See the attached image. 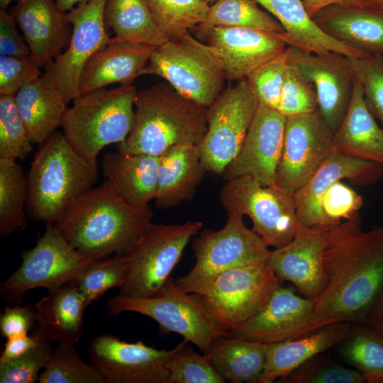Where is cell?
Returning <instances> with one entry per match:
<instances>
[{
	"label": "cell",
	"instance_id": "74e56055",
	"mask_svg": "<svg viewBox=\"0 0 383 383\" xmlns=\"http://www.w3.org/2000/svg\"><path fill=\"white\" fill-rule=\"evenodd\" d=\"M152 16L168 39L179 37L204 23L209 9L204 0H146Z\"/></svg>",
	"mask_w": 383,
	"mask_h": 383
},
{
	"label": "cell",
	"instance_id": "ab89813d",
	"mask_svg": "<svg viewBox=\"0 0 383 383\" xmlns=\"http://www.w3.org/2000/svg\"><path fill=\"white\" fill-rule=\"evenodd\" d=\"M74 345L57 343L39 375V383H106L91 363L81 359Z\"/></svg>",
	"mask_w": 383,
	"mask_h": 383
},
{
	"label": "cell",
	"instance_id": "f6af8a7d",
	"mask_svg": "<svg viewBox=\"0 0 383 383\" xmlns=\"http://www.w3.org/2000/svg\"><path fill=\"white\" fill-rule=\"evenodd\" d=\"M350 59L362 84L367 106L383 128V55L366 52Z\"/></svg>",
	"mask_w": 383,
	"mask_h": 383
},
{
	"label": "cell",
	"instance_id": "8fae6325",
	"mask_svg": "<svg viewBox=\"0 0 383 383\" xmlns=\"http://www.w3.org/2000/svg\"><path fill=\"white\" fill-rule=\"evenodd\" d=\"M20 267L0 284V294L9 305L20 304L35 288L56 289L76 279L94 259L74 248L55 224L47 225L35 245L23 252Z\"/></svg>",
	"mask_w": 383,
	"mask_h": 383
},
{
	"label": "cell",
	"instance_id": "b9f144b4",
	"mask_svg": "<svg viewBox=\"0 0 383 383\" xmlns=\"http://www.w3.org/2000/svg\"><path fill=\"white\" fill-rule=\"evenodd\" d=\"M32 144L14 96L0 95V158L24 160Z\"/></svg>",
	"mask_w": 383,
	"mask_h": 383
},
{
	"label": "cell",
	"instance_id": "5bb4252c",
	"mask_svg": "<svg viewBox=\"0 0 383 383\" xmlns=\"http://www.w3.org/2000/svg\"><path fill=\"white\" fill-rule=\"evenodd\" d=\"M282 284L267 262L252 263L225 271L201 296L213 320L228 333L262 309Z\"/></svg>",
	"mask_w": 383,
	"mask_h": 383
},
{
	"label": "cell",
	"instance_id": "7402d4cb",
	"mask_svg": "<svg viewBox=\"0 0 383 383\" xmlns=\"http://www.w3.org/2000/svg\"><path fill=\"white\" fill-rule=\"evenodd\" d=\"M313 308V299L281 284L262 309L228 335L265 344L296 338L309 333Z\"/></svg>",
	"mask_w": 383,
	"mask_h": 383
},
{
	"label": "cell",
	"instance_id": "681fc988",
	"mask_svg": "<svg viewBox=\"0 0 383 383\" xmlns=\"http://www.w3.org/2000/svg\"><path fill=\"white\" fill-rule=\"evenodd\" d=\"M36 322L35 306L31 304L7 305L0 316V333L6 339L28 334Z\"/></svg>",
	"mask_w": 383,
	"mask_h": 383
},
{
	"label": "cell",
	"instance_id": "8d00e7d4",
	"mask_svg": "<svg viewBox=\"0 0 383 383\" xmlns=\"http://www.w3.org/2000/svg\"><path fill=\"white\" fill-rule=\"evenodd\" d=\"M257 4L255 0H216L210 5L204 23L196 28L240 27L284 33L279 22Z\"/></svg>",
	"mask_w": 383,
	"mask_h": 383
},
{
	"label": "cell",
	"instance_id": "2e32d148",
	"mask_svg": "<svg viewBox=\"0 0 383 383\" xmlns=\"http://www.w3.org/2000/svg\"><path fill=\"white\" fill-rule=\"evenodd\" d=\"M107 0H90L66 12L72 26L67 48L44 69V77L67 104L79 96V80L89 58L111 38L104 23Z\"/></svg>",
	"mask_w": 383,
	"mask_h": 383
},
{
	"label": "cell",
	"instance_id": "f907efd6",
	"mask_svg": "<svg viewBox=\"0 0 383 383\" xmlns=\"http://www.w3.org/2000/svg\"><path fill=\"white\" fill-rule=\"evenodd\" d=\"M15 18L7 9H0V55L24 57L30 55V48L16 29Z\"/></svg>",
	"mask_w": 383,
	"mask_h": 383
},
{
	"label": "cell",
	"instance_id": "4dcf8cb0",
	"mask_svg": "<svg viewBox=\"0 0 383 383\" xmlns=\"http://www.w3.org/2000/svg\"><path fill=\"white\" fill-rule=\"evenodd\" d=\"M38 328L52 343L79 341L83 331L85 300L71 282L50 291L34 306Z\"/></svg>",
	"mask_w": 383,
	"mask_h": 383
},
{
	"label": "cell",
	"instance_id": "7bdbcfd3",
	"mask_svg": "<svg viewBox=\"0 0 383 383\" xmlns=\"http://www.w3.org/2000/svg\"><path fill=\"white\" fill-rule=\"evenodd\" d=\"M320 354L287 376L282 383H364L363 374L355 368L346 367Z\"/></svg>",
	"mask_w": 383,
	"mask_h": 383
},
{
	"label": "cell",
	"instance_id": "cb8c5ba5",
	"mask_svg": "<svg viewBox=\"0 0 383 383\" xmlns=\"http://www.w3.org/2000/svg\"><path fill=\"white\" fill-rule=\"evenodd\" d=\"M155 46L116 36L85 63L79 80V96L113 84L131 85L147 65Z\"/></svg>",
	"mask_w": 383,
	"mask_h": 383
},
{
	"label": "cell",
	"instance_id": "c3c4849f",
	"mask_svg": "<svg viewBox=\"0 0 383 383\" xmlns=\"http://www.w3.org/2000/svg\"><path fill=\"white\" fill-rule=\"evenodd\" d=\"M40 68L31 55H0V95L15 96L23 86L43 74Z\"/></svg>",
	"mask_w": 383,
	"mask_h": 383
},
{
	"label": "cell",
	"instance_id": "680465c9",
	"mask_svg": "<svg viewBox=\"0 0 383 383\" xmlns=\"http://www.w3.org/2000/svg\"><path fill=\"white\" fill-rule=\"evenodd\" d=\"M206 1L207 3L209 4H213L214 3L216 0H204Z\"/></svg>",
	"mask_w": 383,
	"mask_h": 383
},
{
	"label": "cell",
	"instance_id": "9a60e30c",
	"mask_svg": "<svg viewBox=\"0 0 383 383\" xmlns=\"http://www.w3.org/2000/svg\"><path fill=\"white\" fill-rule=\"evenodd\" d=\"M333 132L319 109L286 118L275 184L293 194L335 151Z\"/></svg>",
	"mask_w": 383,
	"mask_h": 383
},
{
	"label": "cell",
	"instance_id": "ee69618b",
	"mask_svg": "<svg viewBox=\"0 0 383 383\" xmlns=\"http://www.w3.org/2000/svg\"><path fill=\"white\" fill-rule=\"evenodd\" d=\"M318 109L314 85L287 63L277 110L286 118Z\"/></svg>",
	"mask_w": 383,
	"mask_h": 383
},
{
	"label": "cell",
	"instance_id": "52a82bcc",
	"mask_svg": "<svg viewBox=\"0 0 383 383\" xmlns=\"http://www.w3.org/2000/svg\"><path fill=\"white\" fill-rule=\"evenodd\" d=\"M164 79L184 97L208 108L223 91L226 79L212 48L189 32L155 48L139 76Z\"/></svg>",
	"mask_w": 383,
	"mask_h": 383
},
{
	"label": "cell",
	"instance_id": "816d5d0a",
	"mask_svg": "<svg viewBox=\"0 0 383 383\" xmlns=\"http://www.w3.org/2000/svg\"><path fill=\"white\" fill-rule=\"evenodd\" d=\"M44 334L36 327L33 333L8 338L0 357V365L14 360L34 348Z\"/></svg>",
	"mask_w": 383,
	"mask_h": 383
},
{
	"label": "cell",
	"instance_id": "484cf974",
	"mask_svg": "<svg viewBox=\"0 0 383 383\" xmlns=\"http://www.w3.org/2000/svg\"><path fill=\"white\" fill-rule=\"evenodd\" d=\"M206 172L201 160L199 145L182 143L170 146L159 155L155 206L170 209L190 201Z\"/></svg>",
	"mask_w": 383,
	"mask_h": 383
},
{
	"label": "cell",
	"instance_id": "60d3db41",
	"mask_svg": "<svg viewBox=\"0 0 383 383\" xmlns=\"http://www.w3.org/2000/svg\"><path fill=\"white\" fill-rule=\"evenodd\" d=\"M184 339L167 362L168 383H225L209 355L199 354Z\"/></svg>",
	"mask_w": 383,
	"mask_h": 383
},
{
	"label": "cell",
	"instance_id": "f5cc1de1",
	"mask_svg": "<svg viewBox=\"0 0 383 383\" xmlns=\"http://www.w3.org/2000/svg\"><path fill=\"white\" fill-rule=\"evenodd\" d=\"M363 323L383 335V289L365 315Z\"/></svg>",
	"mask_w": 383,
	"mask_h": 383
},
{
	"label": "cell",
	"instance_id": "bcb514c9",
	"mask_svg": "<svg viewBox=\"0 0 383 383\" xmlns=\"http://www.w3.org/2000/svg\"><path fill=\"white\" fill-rule=\"evenodd\" d=\"M287 66V50L264 63L248 77L260 104L277 110Z\"/></svg>",
	"mask_w": 383,
	"mask_h": 383
},
{
	"label": "cell",
	"instance_id": "1f68e13d",
	"mask_svg": "<svg viewBox=\"0 0 383 383\" xmlns=\"http://www.w3.org/2000/svg\"><path fill=\"white\" fill-rule=\"evenodd\" d=\"M14 100L32 143L37 144L61 126L67 109L61 94L43 74L23 86Z\"/></svg>",
	"mask_w": 383,
	"mask_h": 383
},
{
	"label": "cell",
	"instance_id": "11a10c76",
	"mask_svg": "<svg viewBox=\"0 0 383 383\" xmlns=\"http://www.w3.org/2000/svg\"><path fill=\"white\" fill-rule=\"evenodd\" d=\"M90 0H56L57 6L64 12H67L77 5Z\"/></svg>",
	"mask_w": 383,
	"mask_h": 383
},
{
	"label": "cell",
	"instance_id": "9c48e42d",
	"mask_svg": "<svg viewBox=\"0 0 383 383\" xmlns=\"http://www.w3.org/2000/svg\"><path fill=\"white\" fill-rule=\"evenodd\" d=\"M109 313L131 311L147 316L159 323L162 332H174L208 355L213 341L228 335L206 309L200 294L182 291L170 277L160 292L148 298L116 295L106 304Z\"/></svg>",
	"mask_w": 383,
	"mask_h": 383
},
{
	"label": "cell",
	"instance_id": "7a4b0ae2",
	"mask_svg": "<svg viewBox=\"0 0 383 383\" xmlns=\"http://www.w3.org/2000/svg\"><path fill=\"white\" fill-rule=\"evenodd\" d=\"M149 205L135 206L109 179L82 194L55 223L83 255L99 260L128 254L152 223Z\"/></svg>",
	"mask_w": 383,
	"mask_h": 383
},
{
	"label": "cell",
	"instance_id": "4316f807",
	"mask_svg": "<svg viewBox=\"0 0 383 383\" xmlns=\"http://www.w3.org/2000/svg\"><path fill=\"white\" fill-rule=\"evenodd\" d=\"M350 323L320 328L296 338L267 344L266 362L260 383H272L337 345L352 329Z\"/></svg>",
	"mask_w": 383,
	"mask_h": 383
},
{
	"label": "cell",
	"instance_id": "ac0fdd59",
	"mask_svg": "<svg viewBox=\"0 0 383 383\" xmlns=\"http://www.w3.org/2000/svg\"><path fill=\"white\" fill-rule=\"evenodd\" d=\"M287 63L313 85L318 109L333 133L340 127L353 96L357 76L350 57L337 52L314 53L287 46Z\"/></svg>",
	"mask_w": 383,
	"mask_h": 383
},
{
	"label": "cell",
	"instance_id": "277c9868",
	"mask_svg": "<svg viewBox=\"0 0 383 383\" xmlns=\"http://www.w3.org/2000/svg\"><path fill=\"white\" fill-rule=\"evenodd\" d=\"M206 113L167 82L138 91L132 130L117 149L159 156L174 145H199L207 131Z\"/></svg>",
	"mask_w": 383,
	"mask_h": 383
},
{
	"label": "cell",
	"instance_id": "d590c367",
	"mask_svg": "<svg viewBox=\"0 0 383 383\" xmlns=\"http://www.w3.org/2000/svg\"><path fill=\"white\" fill-rule=\"evenodd\" d=\"M340 357L369 383H383V335L367 325L353 326L337 345Z\"/></svg>",
	"mask_w": 383,
	"mask_h": 383
},
{
	"label": "cell",
	"instance_id": "ffe728a7",
	"mask_svg": "<svg viewBox=\"0 0 383 383\" xmlns=\"http://www.w3.org/2000/svg\"><path fill=\"white\" fill-rule=\"evenodd\" d=\"M216 55L226 79L240 81L283 52L280 34L249 28L216 26L193 29Z\"/></svg>",
	"mask_w": 383,
	"mask_h": 383
},
{
	"label": "cell",
	"instance_id": "603a6c76",
	"mask_svg": "<svg viewBox=\"0 0 383 383\" xmlns=\"http://www.w3.org/2000/svg\"><path fill=\"white\" fill-rule=\"evenodd\" d=\"M30 48L45 68L69 45L72 26L53 0H16L10 11Z\"/></svg>",
	"mask_w": 383,
	"mask_h": 383
},
{
	"label": "cell",
	"instance_id": "7c38bea8",
	"mask_svg": "<svg viewBox=\"0 0 383 383\" xmlns=\"http://www.w3.org/2000/svg\"><path fill=\"white\" fill-rule=\"evenodd\" d=\"M219 196L227 214L250 218L252 229L268 248H282L293 239L299 225L293 194L243 176L226 181Z\"/></svg>",
	"mask_w": 383,
	"mask_h": 383
},
{
	"label": "cell",
	"instance_id": "3957f363",
	"mask_svg": "<svg viewBox=\"0 0 383 383\" xmlns=\"http://www.w3.org/2000/svg\"><path fill=\"white\" fill-rule=\"evenodd\" d=\"M38 145L26 176V211L35 221L55 224L92 188L98 178L97 163L79 155L57 131Z\"/></svg>",
	"mask_w": 383,
	"mask_h": 383
},
{
	"label": "cell",
	"instance_id": "5b68a950",
	"mask_svg": "<svg viewBox=\"0 0 383 383\" xmlns=\"http://www.w3.org/2000/svg\"><path fill=\"white\" fill-rule=\"evenodd\" d=\"M383 176V165L335 152L310 180L293 194L299 223L308 227H331L358 212L362 197L342 182L368 186Z\"/></svg>",
	"mask_w": 383,
	"mask_h": 383
},
{
	"label": "cell",
	"instance_id": "7dc6e473",
	"mask_svg": "<svg viewBox=\"0 0 383 383\" xmlns=\"http://www.w3.org/2000/svg\"><path fill=\"white\" fill-rule=\"evenodd\" d=\"M43 333V332H42ZM45 336L31 350L18 358L0 365V383H33L38 379L39 371L44 369L52 349Z\"/></svg>",
	"mask_w": 383,
	"mask_h": 383
},
{
	"label": "cell",
	"instance_id": "e575fe53",
	"mask_svg": "<svg viewBox=\"0 0 383 383\" xmlns=\"http://www.w3.org/2000/svg\"><path fill=\"white\" fill-rule=\"evenodd\" d=\"M27 179L21 165L0 158V236L4 238L28 226Z\"/></svg>",
	"mask_w": 383,
	"mask_h": 383
},
{
	"label": "cell",
	"instance_id": "83f0119b",
	"mask_svg": "<svg viewBox=\"0 0 383 383\" xmlns=\"http://www.w3.org/2000/svg\"><path fill=\"white\" fill-rule=\"evenodd\" d=\"M282 25L288 46L314 53L337 52L360 57L366 52L350 48L326 34L313 21L301 0H255Z\"/></svg>",
	"mask_w": 383,
	"mask_h": 383
},
{
	"label": "cell",
	"instance_id": "6f0895ef",
	"mask_svg": "<svg viewBox=\"0 0 383 383\" xmlns=\"http://www.w3.org/2000/svg\"><path fill=\"white\" fill-rule=\"evenodd\" d=\"M13 0H0V9H7Z\"/></svg>",
	"mask_w": 383,
	"mask_h": 383
},
{
	"label": "cell",
	"instance_id": "db71d44e",
	"mask_svg": "<svg viewBox=\"0 0 383 383\" xmlns=\"http://www.w3.org/2000/svg\"><path fill=\"white\" fill-rule=\"evenodd\" d=\"M311 17L321 9L332 5L360 6V0H301Z\"/></svg>",
	"mask_w": 383,
	"mask_h": 383
},
{
	"label": "cell",
	"instance_id": "d6986e66",
	"mask_svg": "<svg viewBox=\"0 0 383 383\" xmlns=\"http://www.w3.org/2000/svg\"><path fill=\"white\" fill-rule=\"evenodd\" d=\"M286 117L259 104L243 145L221 174L225 181L248 176L263 186L275 184Z\"/></svg>",
	"mask_w": 383,
	"mask_h": 383
},
{
	"label": "cell",
	"instance_id": "836d02e7",
	"mask_svg": "<svg viewBox=\"0 0 383 383\" xmlns=\"http://www.w3.org/2000/svg\"><path fill=\"white\" fill-rule=\"evenodd\" d=\"M105 26L115 36L160 46L169 39L156 23L146 0H107L104 12Z\"/></svg>",
	"mask_w": 383,
	"mask_h": 383
},
{
	"label": "cell",
	"instance_id": "4fadbf2b",
	"mask_svg": "<svg viewBox=\"0 0 383 383\" xmlns=\"http://www.w3.org/2000/svg\"><path fill=\"white\" fill-rule=\"evenodd\" d=\"M260 101L247 78L223 90L207 108V131L199 144L207 172L221 175L238 154Z\"/></svg>",
	"mask_w": 383,
	"mask_h": 383
},
{
	"label": "cell",
	"instance_id": "f546056e",
	"mask_svg": "<svg viewBox=\"0 0 383 383\" xmlns=\"http://www.w3.org/2000/svg\"><path fill=\"white\" fill-rule=\"evenodd\" d=\"M335 151L383 165V128L369 110L357 79L348 109L333 134Z\"/></svg>",
	"mask_w": 383,
	"mask_h": 383
},
{
	"label": "cell",
	"instance_id": "44dd1931",
	"mask_svg": "<svg viewBox=\"0 0 383 383\" xmlns=\"http://www.w3.org/2000/svg\"><path fill=\"white\" fill-rule=\"evenodd\" d=\"M331 227L299 223L288 244L270 250L267 265L281 282H291L304 297L315 300L326 287L323 255Z\"/></svg>",
	"mask_w": 383,
	"mask_h": 383
},
{
	"label": "cell",
	"instance_id": "6da1fadb",
	"mask_svg": "<svg viewBox=\"0 0 383 383\" xmlns=\"http://www.w3.org/2000/svg\"><path fill=\"white\" fill-rule=\"evenodd\" d=\"M358 212L332 226L323 255L326 285L314 300L309 333L337 323H363L383 289V226L365 231Z\"/></svg>",
	"mask_w": 383,
	"mask_h": 383
},
{
	"label": "cell",
	"instance_id": "30bf717a",
	"mask_svg": "<svg viewBox=\"0 0 383 383\" xmlns=\"http://www.w3.org/2000/svg\"><path fill=\"white\" fill-rule=\"evenodd\" d=\"M203 223H152L127 254L129 268L118 295L148 298L157 295L170 277L191 238Z\"/></svg>",
	"mask_w": 383,
	"mask_h": 383
},
{
	"label": "cell",
	"instance_id": "ba28073f",
	"mask_svg": "<svg viewBox=\"0 0 383 383\" xmlns=\"http://www.w3.org/2000/svg\"><path fill=\"white\" fill-rule=\"evenodd\" d=\"M196 262L175 284L187 293L205 295L216 278L231 268L267 262L270 250L262 238L248 228L243 216L228 214L218 231L204 229L192 242Z\"/></svg>",
	"mask_w": 383,
	"mask_h": 383
},
{
	"label": "cell",
	"instance_id": "e0dca14e",
	"mask_svg": "<svg viewBox=\"0 0 383 383\" xmlns=\"http://www.w3.org/2000/svg\"><path fill=\"white\" fill-rule=\"evenodd\" d=\"M172 350H157L143 341L128 343L110 333L95 337L87 347L90 363L106 383H168L167 362Z\"/></svg>",
	"mask_w": 383,
	"mask_h": 383
},
{
	"label": "cell",
	"instance_id": "d4e9b609",
	"mask_svg": "<svg viewBox=\"0 0 383 383\" xmlns=\"http://www.w3.org/2000/svg\"><path fill=\"white\" fill-rule=\"evenodd\" d=\"M311 18L332 38L354 49L383 55V10L332 5Z\"/></svg>",
	"mask_w": 383,
	"mask_h": 383
},
{
	"label": "cell",
	"instance_id": "9f6ffc18",
	"mask_svg": "<svg viewBox=\"0 0 383 383\" xmlns=\"http://www.w3.org/2000/svg\"><path fill=\"white\" fill-rule=\"evenodd\" d=\"M360 6L378 10H383V0H360Z\"/></svg>",
	"mask_w": 383,
	"mask_h": 383
},
{
	"label": "cell",
	"instance_id": "f1b7e54d",
	"mask_svg": "<svg viewBox=\"0 0 383 383\" xmlns=\"http://www.w3.org/2000/svg\"><path fill=\"white\" fill-rule=\"evenodd\" d=\"M102 172L123 200L131 205L147 206L156 196L159 156L118 150L109 152L104 156Z\"/></svg>",
	"mask_w": 383,
	"mask_h": 383
},
{
	"label": "cell",
	"instance_id": "d6a6232c",
	"mask_svg": "<svg viewBox=\"0 0 383 383\" xmlns=\"http://www.w3.org/2000/svg\"><path fill=\"white\" fill-rule=\"evenodd\" d=\"M267 344L228 335L215 339L209 356L226 382L260 383Z\"/></svg>",
	"mask_w": 383,
	"mask_h": 383
},
{
	"label": "cell",
	"instance_id": "8992f818",
	"mask_svg": "<svg viewBox=\"0 0 383 383\" xmlns=\"http://www.w3.org/2000/svg\"><path fill=\"white\" fill-rule=\"evenodd\" d=\"M137 92L132 84L120 85L102 88L74 100L61 123L72 148L86 159L96 161L104 148L125 140L133 128Z\"/></svg>",
	"mask_w": 383,
	"mask_h": 383
},
{
	"label": "cell",
	"instance_id": "f35d334b",
	"mask_svg": "<svg viewBox=\"0 0 383 383\" xmlns=\"http://www.w3.org/2000/svg\"><path fill=\"white\" fill-rule=\"evenodd\" d=\"M127 255H113L94 260L76 279L70 282L84 298L87 307L107 290L123 284L128 272Z\"/></svg>",
	"mask_w": 383,
	"mask_h": 383
}]
</instances>
